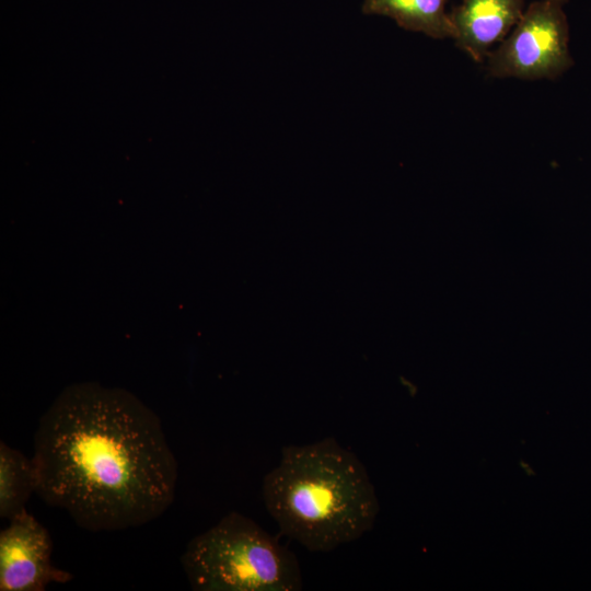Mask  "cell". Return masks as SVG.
<instances>
[{
    "label": "cell",
    "instance_id": "cell-1",
    "mask_svg": "<svg viewBox=\"0 0 591 591\" xmlns=\"http://www.w3.org/2000/svg\"><path fill=\"white\" fill-rule=\"evenodd\" d=\"M32 462L35 493L93 532L158 519L178 478L155 413L127 392L96 385L57 397L38 421Z\"/></svg>",
    "mask_w": 591,
    "mask_h": 591
},
{
    "label": "cell",
    "instance_id": "cell-2",
    "mask_svg": "<svg viewBox=\"0 0 591 591\" xmlns=\"http://www.w3.org/2000/svg\"><path fill=\"white\" fill-rule=\"evenodd\" d=\"M263 498L281 533L310 552H331L369 531L379 510L356 454L334 438L281 450L266 474Z\"/></svg>",
    "mask_w": 591,
    "mask_h": 591
},
{
    "label": "cell",
    "instance_id": "cell-3",
    "mask_svg": "<svg viewBox=\"0 0 591 591\" xmlns=\"http://www.w3.org/2000/svg\"><path fill=\"white\" fill-rule=\"evenodd\" d=\"M181 563L197 591H298L296 555L252 519L232 511L189 541Z\"/></svg>",
    "mask_w": 591,
    "mask_h": 591
},
{
    "label": "cell",
    "instance_id": "cell-4",
    "mask_svg": "<svg viewBox=\"0 0 591 591\" xmlns=\"http://www.w3.org/2000/svg\"><path fill=\"white\" fill-rule=\"evenodd\" d=\"M572 66L569 25L563 5L537 0L487 56V70L495 78L555 79Z\"/></svg>",
    "mask_w": 591,
    "mask_h": 591
},
{
    "label": "cell",
    "instance_id": "cell-5",
    "mask_svg": "<svg viewBox=\"0 0 591 591\" xmlns=\"http://www.w3.org/2000/svg\"><path fill=\"white\" fill-rule=\"evenodd\" d=\"M0 532V591H43L73 576L51 565L49 532L26 509Z\"/></svg>",
    "mask_w": 591,
    "mask_h": 591
},
{
    "label": "cell",
    "instance_id": "cell-6",
    "mask_svg": "<svg viewBox=\"0 0 591 591\" xmlns=\"http://www.w3.org/2000/svg\"><path fill=\"white\" fill-rule=\"evenodd\" d=\"M524 10V0H461L450 12L455 45L476 62H483Z\"/></svg>",
    "mask_w": 591,
    "mask_h": 591
},
{
    "label": "cell",
    "instance_id": "cell-7",
    "mask_svg": "<svg viewBox=\"0 0 591 591\" xmlns=\"http://www.w3.org/2000/svg\"><path fill=\"white\" fill-rule=\"evenodd\" d=\"M448 0H363L364 14L393 19L398 26L432 38L454 39L455 31L447 12Z\"/></svg>",
    "mask_w": 591,
    "mask_h": 591
},
{
    "label": "cell",
    "instance_id": "cell-8",
    "mask_svg": "<svg viewBox=\"0 0 591 591\" xmlns=\"http://www.w3.org/2000/svg\"><path fill=\"white\" fill-rule=\"evenodd\" d=\"M36 491V476L32 457L0 442V517L12 519L25 510Z\"/></svg>",
    "mask_w": 591,
    "mask_h": 591
},
{
    "label": "cell",
    "instance_id": "cell-9",
    "mask_svg": "<svg viewBox=\"0 0 591 591\" xmlns=\"http://www.w3.org/2000/svg\"><path fill=\"white\" fill-rule=\"evenodd\" d=\"M549 1H553L555 3H558L560 5H564L565 3H567L569 0H549Z\"/></svg>",
    "mask_w": 591,
    "mask_h": 591
}]
</instances>
